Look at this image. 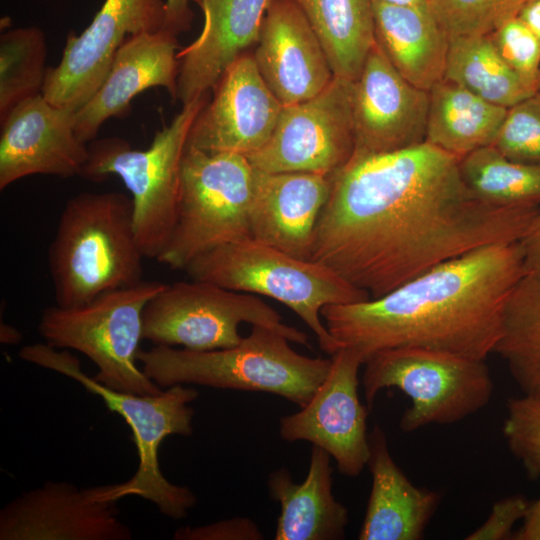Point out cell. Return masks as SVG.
Returning a JSON list of instances; mask_svg holds the SVG:
<instances>
[{"mask_svg": "<svg viewBox=\"0 0 540 540\" xmlns=\"http://www.w3.org/2000/svg\"><path fill=\"white\" fill-rule=\"evenodd\" d=\"M459 160L427 142L353 155L332 178L310 260L378 298L450 259L520 241L540 207L478 199Z\"/></svg>", "mask_w": 540, "mask_h": 540, "instance_id": "1", "label": "cell"}, {"mask_svg": "<svg viewBox=\"0 0 540 540\" xmlns=\"http://www.w3.org/2000/svg\"><path fill=\"white\" fill-rule=\"evenodd\" d=\"M526 273L520 241L470 251L369 300L329 305L323 321L338 350L365 361L399 347L486 360L501 335L511 291Z\"/></svg>", "mask_w": 540, "mask_h": 540, "instance_id": "2", "label": "cell"}, {"mask_svg": "<svg viewBox=\"0 0 540 540\" xmlns=\"http://www.w3.org/2000/svg\"><path fill=\"white\" fill-rule=\"evenodd\" d=\"M143 259L129 196L114 191L73 196L61 212L48 251L56 305H83L140 282Z\"/></svg>", "mask_w": 540, "mask_h": 540, "instance_id": "3", "label": "cell"}, {"mask_svg": "<svg viewBox=\"0 0 540 540\" xmlns=\"http://www.w3.org/2000/svg\"><path fill=\"white\" fill-rule=\"evenodd\" d=\"M19 357L29 363L60 373L78 382L102 399L106 407L120 415L131 429L139 463L136 472L124 482L107 484L110 500L136 496L152 502L163 515L174 520L185 518L195 506V494L164 476L160 469L159 448L169 435L189 436L193 432L194 410L198 398L193 387L174 385L154 395L113 390L82 370L80 361L68 350L58 351L47 343L23 346Z\"/></svg>", "mask_w": 540, "mask_h": 540, "instance_id": "4", "label": "cell"}, {"mask_svg": "<svg viewBox=\"0 0 540 540\" xmlns=\"http://www.w3.org/2000/svg\"><path fill=\"white\" fill-rule=\"evenodd\" d=\"M290 342L274 330L253 325L233 347L198 351L154 345L139 351L138 362L162 389L194 384L266 392L302 408L327 376L331 359L302 355Z\"/></svg>", "mask_w": 540, "mask_h": 540, "instance_id": "5", "label": "cell"}, {"mask_svg": "<svg viewBox=\"0 0 540 540\" xmlns=\"http://www.w3.org/2000/svg\"><path fill=\"white\" fill-rule=\"evenodd\" d=\"M184 271L192 280L266 296L284 304L311 329L321 349L330 355L338 347L322 320V309L371 298L329 267L253 238L210 250L195 258Z\"/></svg>", "mask_w": 540, "mask_h": 540, "instance_id": "6", "label": "cell"}, {"mask_svg": "<svg viewBox=\"0 0 540 540\" xmlns=\"http://www.w3.org/2000/svg\"><path fill=\"white\" fill-rule=\"evenodd\" d=\"M209 93L183 104L169 124L144 150L119 137L93 140L81 176L102 181L118 176L131 194L133 226L144 258L157 260L167 246L177 220L181 163L195 118Z\"/></svg>", "mask_w": 540, "mask_h": 540, "instance_id": "7", "label": "cell"}, {"mask_svg": "<svg viewBox=\"0 0 540 540\" xmlns=\"http://www.w3.org/2000/svg\"><path fill=\"white\" fill-rule=\"evenodd\" d=\"M166 284L140 282L105 292L74 307L43 310L38 330L46 343L84 354L97 367L99 383L120 392L154 395L162 388L138 365L143 312Z\"/></svg>", "mask_w": 540, "mask_h": 540, "instance_id": "8", "label": "cell"}, {"mask_svg": "<svg viewBox=\"0 0 540 540\" xmlns=\"http://www.w3.org/2000/svg\"><path fill=\"white\" fill-rule=\"evenodd\" d=\"M255 168L233 152H209L186 145L180 174L177 220L158 262L185 268L219 246L252 238L250 206Z\"/></svg>", "mask_w": 540, "mask_h": 540, "instance_id": "9", "label": "cell"}, {"mask_svg": "<svg viewBox=\"0 0 540 540\" xmlns=\"http://www.w3.org/2000/svg\"><path fill=\"white\" fill-rule=\"evenodd\" d=\"M362 385L369 410L380 390L395 387L411 406L399 426L409 433L456 423L485 407L493 381L485 360L418 347L378 351L365 361Z\"/></svg>", "mask_w": 540, "mask_h": 540, "instance_id": "10", "label": "cell"}, {"mask_svg": "<svg viewBox=\"0 0 540 540\" xmlns=\"http://www.w3.org/2000/svg\"><path fill=\"white\" fill-rule=\"evenodd\" d=\"M242 323L274 330L293 343L309 347L303 331L283 322L282 316L253 294L192 280L166 284L143 312V339L154 345L191 350L233 347L243 336Z\"/></svg>", "mask_w": 540, "mask_h": 540, "instance_id": "11", "label": "cell"}, {"mask_svg": "<svg viewBox=\"0 0 540 540\" xmlns=\"http://www.w3.org/2000/svg\"><path fill=\"white\" fill-rule=\"evenodd\" d=\"M353 81L334 77L316 96L283 106L267 143L246 156L260 171L334 176L352 158Z\"/></svg>", "mask_w": 540, "mask_h": 540, "instance_id": "12", "label": "cell"}, {"mask_svg": "<svg viewBox=\"0 0 540 540\" xmlns=\"http://www.w3.org/2000/svg\"><path fill=\"white\" fill-rule=\"evenodd\" d=\"M164 22L163 0H105L81 34H68L58 65L47 69L42 95L76 112L100 87L122 44Z\"/></svg>", "mask_w": 540, "mask_h": 540, "instance_id": "13", "label": "cell"}, {"mask_svg": "<svg viewBox=\"0 0 540 540\" xmlns=\"http://www.w3.org/2000/svg\"><path fill=\"white\" fill-rule=\"evenodd\" d=\"M361 356L340 348L331 358L329 372L300 411L280 419L285 441H308L336 461L341 474L355 477L370 456L367 417L369 408L358 395Z\"/></svg>", "mask_w": 540, "mask_h": 540, "instance_id": "14", "label": "cell"}, {"mask_svg": "<svg viewBox=\"0 0 540 540\" xmlns=\"http://www.w3.org/2000/svg\"><path fill=\"white\" fill-rule=\"evenodd\" d=\"M117 504L104 485L47 481L2 507L0 540H131Z\"/></svg>", "mask_w": 540, "mask_h": 540, "instance_id": "15", "label": "cell"}, {"mask_svg": "<svg viewBox=\"0 0 540 540\" xmlns=\"http://www.w3.org/2000/svg\"><path fill=\"white\" fill-rule=\"evenodd\" d=\"M429 91L406 80L376 44L353 81V155L405 149L425 142Z\"/></svg>", "mask_w": 540, "mask_h": 540, "instance_id": "16", "label": "cell"}, {"mask_svg": "<svg viewBox=\"0 0 540 540\" xmlns=\"http://www.w3.org/2000/svg\"><path fill=\"white\" fill-rule=\"evenodd\" d=\"M283 106L263 80L253 55L242 54L213 88L190 129L187 146L248 156L271 137Z\"/></svg>", "mask_w": 540, "mask_h": 540, "instance_id": "17", "label": "cell"}, {"mask_svg": "<svg viewBox=\"0 0 540 540\" xmlns=\"http://www.w3.org/2000/svg\"><path fill=\"white\" fill-rule=\"evenodd\" d=\"M1 124L0 190L31 175H80L88 144L75 131V111L42 94L15 106Z\"/></svg>", "mask_w": 540, "mask_h": 540, "instance_id": "18", "label": "cell"}, {"mask_svg": "<svg viewBox=\"0 0 540 540\" xmlns=\"http://www.w3.org/2000/svg\"><path fill=\"white\" fill-rule=\"evenodd\" d=\"M253 55L282 106L308 100L333 80L327 54L303 12L292 0H271Z\"/></svg>", "mask_w": 540, "mask_h": 540, "instance_id": "19", "label": "cell"}, {"mask_svg": "<svg viewBox=\"0 0 540 540\" xmlns=\"http://www.w3.org/2000/svg\"><path fill=\"white\" fill-rule=\"evenodd\" d=\"M176 36L162 28L131 36L122 44L100 87L75 112V131L82 142L95 140L108 119L125 117L135 96L149 88L163 87L177 100Z\"/></svg>", "mask_w": 540, "mask_h": 540, "instance_id": "20", "label": "cell"}, {"mask_svg": "<svg viewBox=\"0 0 540 540\" xmlns=\"http://www.w3.org/2000/svg\"><path fill=\"white\" fill-rule=\"evenodd\" d=\"M332 178L321 173H270L255 169L251 237L310 260L315 229L330 195Z\"/></svg>", "mask_w": 540, "mask_h": 540, "instance_id": "21", "label": "cell"}, {"mask_svg": "<svg viewBox=\"0 0 540 540\" xmlns=\"http://www.w3.org/2000/svg\"><path fill=\"white\" fill-rule=\"evenodd\" d=\"M203 13L198 37L178 52L177 100L209 93L244 51L257 42L271 0H194Z\"/></svg>", "mask_w": 540, "mask_h": 540, "instance_id": "22", "label": "cell"}, {"mask_svg": "<svg viewBox=\"0 0 540 540\" xmlns=\"http://www.w3.org/2000/svg\"><path fill=\"white\" fill-rule=\"evenodd\" d=\"M372 487L359 540H419L435 513L440 494L416 487L394 462L384 431L369 433Z\"/></svg>", "mask_w": 540, "mask_h": 540, "instance_id": "23", "label": "cell"}, {"mask_svg": "<svg viewBox=\"0 0 540 540\" xmlns=\"http://www.w3.org/2000/svg\"><path fill=\"white\" fill-rule=\"evenodd\" d=\"M331 456L313 445L301 484L281 468L269 475L270 496L280 503L276 540H338L345 536L348 510L332 493Z\"/></svg>", "mask_w": 540, "mask_h": 540, "instance_id": "24", "label": "cell"}, {"mask_svg": "<svg viewBox=\"0 0 540 540\" xmlns=\"http://www.w3.org/2000/svg\"><path fill=\"white\" fill-rule=\"evenodd\" d=\"M371 2L376 44L406 80L429 91L444 77L448 37L427 7Z\"/></svg>", "mask_w": 540, "mask_h": 540, "instance_id": "25", "label": "cell"}, {"mask_svg": "<svg viewBox=\"0 0 540 540\" xmlns=\"http://www.w3.org/2000/svg\"><path fill=\"white\" fill-rule=\"evenodd\" d=\"M507 111L442 79L429 90L425 142L460 159L493 145Z\"/></svg>", "mask_w": 540, "mask_h": 540, "instance_id": "26", "label": "cell"}, {"mask_svg": "<svg viewBox=\"0 0 540 540\" xmlns=\"http://www.w3.org/2000/svg\"><path fill=\"white\" fill-rule=\"evenodd\" d=\"M318 36L334 76L356 80L375 44L371 0H292Z\"/></svg>", "mask_w": 540, "mask_h": 540, "instance_id": "27", "label": "cell"}, {"mask_svg": "<svg viewBox=\"0 0 540 540\" xmlns=\"http://www.w3.org/2000/svg\"><path fill=\"white\" fill-rule=\"evenodd\" d=\"M494 353L525 394H540V271L526 272L508 296Z\"/></svg>", "mask_w": 540, "mask_h": 540, "instance_id": "28", "label": "cell"}, {"mask_svg": "<svg viewBox=\"0 0 540 540\" xmlns=\"http://www.w3.org/2000/svg\"><path fill=\"white\" fill-rule=\"evenodd\" d=\"M443 79L507 109L536 94L504 62L489 35L450 39Z\"/></svg>", "mask_w": 540, "mask_h": 540, "instance_id": "29", "label": "cell"}, {"mask_svg": "<svg viewBox=\"0 0 540 540\" xmlns=\"http://www.w3.org/2000/svg\"><path fill=\"white\" fill-rule=\"evenodd\" d=\"M461 178L478 199L498 207H540V164L509 159L494 146L459 160Z\"/></svg>", "mask_w": 540, "mask_h": 540, "instance_id": "30", "label": "cell"}, {"mask_svg": "<svg viewBox=\"0 0 540 540\" xmlns=\"http://www.w3.org/2000/svg\"><path fill=\"white\" fill-rule=\"evenodd\" d=\"M47 45L35 26L14 28L0 36V123L21 102L42 94Z\"/></svg>", "mask_w": 540, "mask_h": 540, "instance_id": "31", "label": "cell"}, {"mask_svg": "<svg viewBox=\"0 0 540 540\" xmlns=\"http://www.w3.org/2000/svg\"><path fill=\"white\" fill-rule=\"evenodd\" d=\"M526 0H427L448 39L489 35L518 16Z\"/></svg>", "mask_w": 540, "mask_h": 540, "instance_id": "32", "label": "cell"}, {"mask_svg": "<svg viewBox=\"0 0 540 540\" xmlns=\"http://www.w3.org/2000/svg\"><path fill=\"white\" fill-rule=\"evenodd\" d=\"M503 434L510 451L531 478L540 476V394L507 401Z\"/></svg>", "mask_w": 540, "mask_h": 540, "instance_id": "33", "label": "cell"}, {"mask_svg": "<svg viewBox=\"0 0 540 540\" xmlns=\"http://www.w3.org/2000/svg\"><path fill=\"white\" fill-rule=\"evenodd\" d=\"M492 146L509 159L540 164V96L537 93L508 109Z\"/></svg>", "mask_w": 540, "mask_h": 540, "instance_id": "34", "label": "cell"}, {"mask_svg": "<svg viewBox=\"0 0 540 540\" xmlns=\"http://www.w3.org/2000/svg\"><path fill=\"white\" fill-rule=\"evenodd\" d=\"M489 37L504 62L536 93L540 87V41L515 17Z\"/></svg>", "mask_w": 540, "mask_h": 540, "instance_id": "35", "label": "cell"}, {"mask_svg": "<svg viewBox=\"0 0 540 540\" xmlns=\"http://www.w3.org/2000/svg\"><path fill=\"white\" fill-rule=\"evenodd\" d=\"M530 503L522 495L505 497L493 504L486 521L466 540H505L511 538L514 525L525 517Z\"/></svg>", "mask_w": 540, "mask_h": 540, "instance_id": "36", "label": "cell"}, {"mask_svg": "<svg viewBox=\"0 0 540 540\" xmlns=\"http://www.w3.org/2000/svg\"><path fill=\"white\" fill-rule=\"evenodd\" d=\"M175 540H260L263 534L248 518H231L202 526L179 527Z\"/></svg>", "mask_w": 540, "mask_h": 540, "instance_id": "37", "label": "cell"}, {"mask_svg": "<svg viewBox=\"0 0 540 540\" xmlns=\"http://www.w3.org/2000/svg\"><path fill=\"white\" fill-rule=\"evenodd\" d=\"M191 1L194 0H165V29L178 35L190 28L193 16Z\"/></svg>", "mask_w": 540, "mask_h": 540, "instance_id": "38", "label": "cell"}, {"mask_svg": "<svg viewBox=\"0 0 540 540\" xmlns=\"http://www.w3.org/2000/svg\"><path fill=\"white\" fill-rule=\"evenodd\" d=\"M526 272L540 271V212L520 240Z\"/></svg>", "mask_w": 540, "mask_h": 540, "instance_id": "39", "label": "cell"}, {"mask_svg": "<svg viewBox=\"0 0 540 540\" xmlns=\"http://www.w3.org/2000/svg\"><path fill=\"white\" fill-rule=\"evenodd\" d=\"M516 540H540V496L529 505L523 525L514 534Z\"/></svg>", "mask_w": 540, "mask_h": 540, "instance_id": "40", "label": "cell"}, {"mask_svg": "<svg viewBox=\"0 0 540 540\" xmlns=\"http://www.w3.org/2000/svg\"><path fill=\"white\" fill-rule=\"evenodd\" d=\"M517 17L540 41V0H526Z\"/></svg>", "mask_w": 540, "mask_h": 540, "instance_id": "41", "label": "cell"}, {"mask_svg": "<svg viewBox=\"0 0 540 540\" xmlns=\"http://www.w3.org/2000/svg\"><path fill=\"white\" fill-rule=\"evenodd\" d=\"M0 340L4 344H17L22 340V335L15 327L1 323Z\"/></svg>", "mask_w": 540, "mask_h": 540, "instance_id": "42", "label": "cell"}, {"mask_svg": "<svg viewBox=\"0 0 540 540\" xmlns=\"http://www.w3.org/2000/svg\"><path fill=\"white\" fill-rule=\"evenodd\" d=\"M387 4L426 7L427 0H375Z\"/></svg>", "mask_w": 540, "mask_h": 540, "instance_id": "43", "label": "cell"}, {"mask_svg": "<svg viewBox=\"0 0 540 540\" xmlns=\"http://www.w3.org/2000/svg\"><path fill=\"white\" fill-rule=\"evenodd\" d=\"M537 94L540 96V87H539V90H538Z\"/></svg>", "mask_w": 540, "mask_h": 540, "instance_id": "44", "label": "cell"}]
</instances>
